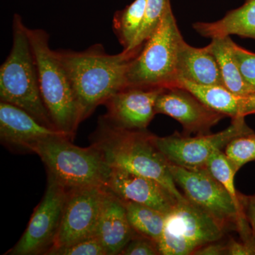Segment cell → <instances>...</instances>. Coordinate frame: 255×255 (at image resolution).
Masks as SVG:
<instances>
[{
  "mask_svg": "<svg viewBox=\"0 0 255 255\" xmlns=\"http://www.w3.org/2000/svg\"><path fill=\"white\" fill-rule=\"evenodd\" d=\"M142 47L116 55L108 54L100 44L83 51L55 50L73 87L82 122L127 87L128 68Z\"/></svg>",
  "mask_w": 255,
  "mask_h": 255,
  "instance_id": "cell-1",
  "label": "cell"
},
{
  "mask_svg": "<svg viewBox=\"0 0 255 255\" xmlns=\"http://www.w3.org/2000/svg\"><path fill=\"white\" fill-rule=\"evenodd\" d=\"M155 137L146 129L131 130L117 127L102 116L91 142L112 168L154 179L179 202L188 201L174 182L169 162L157 147Z\"/></svg>",
  "mask_w": 255,
  "mask_h": 255,
  "instance_id": "cell-2",
  "label": "cell"
},
{
  "mask_svg": "<svg viewBox=\"0 0 255 255\" xmlns=\"http://www.w3.org/2000/svg\"><path fill=\"white\" fill-rule=\"evenodd\" d=\"M0 100L16 106L45 127L57 130L42 99L27 27L17 14L13 21L12 48L0 68Z\"/></svg>",
  "mask_w": 255,
  "mask_h": 255,
  "instance_id": "cell-3",
  "label": "cell"
},
{
  "mask_svg": "<svg viewBox=\"0 0 255 255\" xmlns=\"http://www.w3.org/2000/svg\"><path fill=\"white\" fill-rule=\"evenodd\" d=\"M34 55L42 99L55 128L74 138L81 114L73 87L55 50L50 48L49 35L39 28H27Z\"/></svg>",
  "mask_w": 255,
  "mask_h": 255,
  "instance_id": "cell-4",
  "label": "cell"
},
{
  "mask_svg": "<svg viewBox=\"0 0 255 255\" xmlns=\"http://www.w3.org/2000/svg\"><path fill=\"white\" fill-rule=\"evenodd\" d=\"M66 134L56 135L35 146L33 152L41 157L48 177L66 189L93 186L107 187L112 167L94 145L80 147Z\"/></svg>",
  "mask_w": 255,
  "mask_h": 255,
  "instance_id": "cell-5",
  "label": "cell"
},
{
  "mask_svg": "<svg viewBox=\"0 0 255 255\" xmlns=\"http://www.w3.org/2000/svg\"><path fill=\"white\" fill-rule=\"evenodd\" d=\"M183 41L172 8H169L130 62L127 87L167 89L177 86L178 53Z\"/></svg>",
  "mask_w": 255,
  "mask_h": 255,
  "instance_id": "cell-6",
  "label": "cell"
},
{
  "mask_svg": "<svg viewBox=\"0 0 255 255\" xmlns=\"http://www.w3.org/2000/svg\"><path fill=\"white\" fill-rule=\"evenodd\" d=\"M177 187L189 202L211 215L225 228H237L243 241H252L246 218L240 214L229 193L206 167L188 169L169 162Z\"/></svg>",
  "mask_w": 255,
  "mask_h": 255,
  "instance_id": "cell-7",
  "label": "cell"
},
{
  "mask_svg": "<svg viewBox=\"0 0 255 255\" xmlns=\"http://www.w3.org/2000/svg\"><path fill=\"white\" fill-rule=\"evenodd\" d=\"M226 228L189 201L178 202L165 214L158 243L160 255H193L201 247L219 241Z\"/></svg>",
  "mask_w": 255,
  "mask_h": 255,
  "instance_id": "cell-8",
  "label": "cell"
},
{
  "mask_svg": "<svg viewBox=\"0 0 255 255\" xmlns=\"http://www.w3.org/2000/svg\"><path fill=\"white\" fill-rule=\"evenodd\" d=\"M253 131L245 118L232 119L231 125L219 132L198 134L196 136L176 133L167 137L156 136L159 150L170 163L188 169L206 167L215 151L223 150L231 140Z\"/></svg>",
  "mask_w": 255,
  "mask_h": 255,
  "instance_id": "cell-9",
  "label": "cell"
},
{
  "mask_svg": "<svg viewBox=\"0 0 255 255\" xmlns=\"http://www.w3.org/2000/svg\"><path fill=\"white\" fill-rule=\"evenodd\" d=\"M66 196L67 189L48 176L46 192L33 211L26 231L5 255H46L53 248L59 231Z\"/></svg>",
  "mask_w": 255,
  "mask_h": 255,
  "instance_id": "cell-10",
  "label": "cell"
},
{
  "mask_svg": "<svg viewBox=\"0 0 255 255\" xmlns=\"http://www.w3.org/2000/svg\"><path fill=\"white\" fill-rule=\"evenodd\" d=\"M107 191L104 186L67 189L59 231L51 249L95 236Z\"/></svg>",
  "mask_w": 255,
  "mask_h": 255,
  "instance_id": "cell-11",
  "label": "cell"
},
{
  "mask_svg": "<svg viewBox=\"0 0 255 255\" xmlns=\"http://www.w3.org/2000/svg\"><path fill=\"white\" fill-rule=\"evenodd\" d=\"M155 112L175 119L186 133L197 135L207 133L226 117L186 89L178 87L164 89L156 102Z\"/></svg>",
  "mask_w": 255,
  "mask_h": 255,
  "instance_id": "cell-12",
  "label": "cell"
},
{
  "mask_svg": "<svg viewBox=\"0 0 255 255\" xmlns=\"http://www.w3.org/2000/svg\"><path fill=\"white\" fill-rule=\"evenodd\" d=\"M162 88L126 87L107 100V120L117 127L145 130L155 115V105Z\"/></svg>",
  "mask_w": 255,
  "mask_h": 255,
  "instance_id": "cell-13",
  "label": "cell"
},
{
  "mask_svg": "<svg viewBox=\"0 0 255 255\" xmlns=\"http://www.w3.org/2000/svg\"><path fill=\"white\" fill-rule=\"evenodd\" d=\"M107 188L122 201L149 206L165 214L179 202L157 181L121 169L112 168Z\"/></svg>",
  "mask_w": 255,
  "mask_h": 255,
  "instance_id": "cell-14",
  "label": "cell"
},
{
  "mask_svg": "<svg viewBox=\"0 0 255 255\" xmlns=\"http://www.w3.org/2000/svg\"><path fill=\"white\" fill-rule=\"evenodd\" d=\"M66 133L45 127L16 106L0 102V139L10 150L33 152L39 142Z\"/></svg>",
  "mask_w": 255,
  "mask_h": 255,
  "instance_id": "cell-15",
  "label": "cell"
},
{
  "mask_svg": "<svg viewBox=\"0 0 255 255\" xmlns=\"http://www.w3.org/2000/svg\"><path fill=\"white\" fill-rule=\"evenodd\" d=\"M135 233L123 201L108 189L95 234L107 255H120Z\"/></svg>",
  "mask_w": 255,
  "mask_h": 255,
  "instance_id": "cell-16",
  "label": "cell"
},
{
  "mask_svg": "<svg viewBox=\"0 0 255 255\" xmlns=\"http://www.w3.org/2000/svg\"><path fill=\"white\" fill-rule=\"evenodd\" d=\"M177 75L178 83L225 87L219 63L209 46L196 48L184 40L178 53Z\"/></svg>",
  "mask_w": 255,
  "mask_h": 255,
  "instance_id": "cell-17",
  "label": "cell"
},
{
  "mask_svg": "<svg viewBox=\"0 0 255 255\" xmlns=\"http://www.w3.org/2000/svg\"><path fill=\"white\" fill-rule=\"evenodd\" d=\"M182 87L202 101L211 109L232 119L245 118L255 114V94L238 95L223 87H204L188 82H180Z\"/></svg>",
  "mask_w": 255,
  "mask_h": 255,
  "instance_id": "cell-18",
  "label": "cell"
},
{
  "mask_svg": "<svg viewBox=\"0 0 255 255\" xmlns=\"http://www.w3.org/2000/svg\"><path fill=\"white\" fill-rule=\"evenodd\" d=\"M193 28L201 36L212 39L236 35L255 39V0H246L237 9L214 22H197Z\"/></svg>",
  "mask_w": 255,
  "mask_h": 255,
  "instance_id": "cell-19",
  "label": "cell"
},
{
  "mask_svg": "<svg viewBox=\"0 0 255 255\" xmlns=\"http://www.w3.org/2000/svg\"><path fill=\"white\" fill-rule=\"evenodd\" d=\"M231 36L211 39L209 46L216 56L224 82L225 88L238 95H253L255 92L245 81L231 49Z\"/></svg>",
  "mask_w": 255,
  "mask_h": 255,
  "instance_id": "cell-20",
  "label": "cell"
},
{
  "mask_svg": "<svg viewBox=\"0 0 255 255\" xmlns=\"http://www.w3.org/2000/svg\"><path fill=\"white\" fill-rule=\"evenodd\" d=\"M134 232L158 243L163 232L165 214L137 203L123 201Z\"/></svg>",
  "mask_w": 255,
  "mask_h": 255,
  "instance_id": "cell-21",
  "label": "cell"
},
{
  "mask_svg": "<svg viewBox=\"0 0 255 255\" xmlns=\"http://www.w3.org/2000/svg\"><path fill=\"white\" fill-rule=\"evenodd\" d=\"M146 0H135L122 11L116 13L113 29L124 50L132 46L145 18Z\"/></svg>",
  "mask_w": 255,
  "mask_h": 255,
  "instance_id": "cell-22",
  "label": "cell"
},
{
  "mask_svg": "<svg viewBox=\"0 0 255 255\" xmlns=\"http://www.w3.org/2000/svg\"><path fill=\"white\" fill-rule=\"evenodd\" d=\"M206 168L229 193L240 214L245 217L240 200L241 194H238L235 187L234 179L236 172L225 152L222 150L215 151L208 159Z\"/></svg>",
  "mask_w": 255,
  "mask_h": 255,
  "instance_id": "cell-23",
  "label": "cell"
},
{
  "mask_svg": "<svg viewBox=\"0 0 255 255\" xmlns=\"http://www.w3.org/2000/svg\"><path fill=\"white\" fill-rule=\"evenodd\" d=\"M171 8L169 0H146L145 18L138 34L128 50L140 48L155 31L166 11Z\"/></svg>",
  "mask_w": 255,
  "mask_h": 255,
  "instance_id": "cell-24",
  "label": "cell"
},
{
  "mask_svg": "<svg viewBox=\"0 0 255 255\" xmlns=\"http://www.w3.org/2000/svg\"><path fill=\"white\" fill-rule=\"evenodd\" d=\"M236 173L248 162L255 161V132L243 134L231 140L225 148Z\"/></svg>",
  "mask_w": 255,
  "mask_h": 255,
  "instance_id": "cell-25",
  "label": "cell"
},
{
  "mask_svg": "<svg viewBox=\"0 0 255 255\" xmlns=\"http://www.w3.org/2000/svg\"><path fill=\"white\" fill-rule=\"evenodd\" d=\"M48 255H107L102 243L97 236L77 242L61 248H53L47 253Z\"/></svg>",
  "mask_w": 255,
  "mask_h": 255,
  "instance_id": "cell-26",
  "label": "cell"
},
{
  "mask_svg": "<svg viewBox=\"0 0 255 255\" xmlns=\"http://www.w3.org/2000/svg\"><path fill=\"white\" fill-rule=\"evenodd\" d=\"M231 46L243 79L255 92V53L238 46L233 40Z\"/></svg>",
  "mask_w": 255,
  "mask_h": 255,
  "instance_id": "cell-27",
  "label": "cell"
},
{
  "mask_svg": "<svg viewBox=\"0 0 255 255\" xmlns=\"http://www.w3.org/2000/svg\"><path fill=\"white\" fill-rule=\"evenodd\" d=\"M137 234V233H136ZM134 235L120 255H160L158 245L150 238L137 234Z\"/></svg>",
  "mask_w": 255,
  "mask_h": 255,
  "instance_id": "cell-28",
  "label": "cell"
},
{
  "mask_svg": "<svg viewBox=\"0 0 255 255\" xmlns=\"http://www.w3.org/2000/svg\"><path fill=\"white\" fill-rule=\"evenodd\" d=\"M240 200L251 231L252 238L255 243V195H240Z\"/></svg>",
  "mask_w": 255,
  "mask_h": 255,
  "instance_id": "cell-29",
  "label": "cell"
},
{
  "mask_svg": "<svg viewBox=\"0 0 255 255\" xmlns=\"http://www.w3.org/2000/svg\"><path fill=\"white\" fill-rule=\"evenodd\" d=\"M226 255H255V246L245 241L231 240L226 244Z\"/></svg>",
  "mask_w": 255,
  "mask_h": 255,
  "instance_id": "cell-30",
  "label": "cell"
},
{
  "mask_svg": "<svg viewBox=\"0 0 255 255\" xmlns=\"http://www.w3.org/2000/svg\"><path fill=\"white\" fill-rule=\"evenodd\" d=\"M214 242L209 243L205 246L201 247L197 251L194 252V254L196 255H226V244Z\"/></svg>",
  "mask_w": 255,
  "mask_h": 255,
  "instance_id": "cell-31",
  "label": "cell"
}]
</instances>
